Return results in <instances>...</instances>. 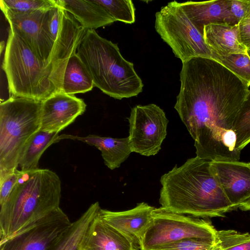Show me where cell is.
Here are the masks:
<instances>
[{
	"label": "cell",
	"mask_w": 250,
	"mask_h": 250,
	"mask_svg": "<svg viewBox=\"0 0 250 250\" xmlns=\"http://www.w3.org/2000/svg\"><path fill=\"white\" fill-rule=\"evenodd\" d=\"M24 172L17 169L14 172L0 181V206L6 200L12 189Z\"/></svg>",
	"instance_id": "30"
},
{
	"label": "cell",
	"mask_w": 250,
	"mask_h": 250,
	"mask_svg": "<svg viewBox=\"0 0 250 250\" xmlns=\"http://www.w3.org/2000/svg\"><path fill=\"white\" fill-rule=\"evenodd\" d=\"M104 7L115 19L125 23L135 21V9L130 0H95Z\"/></svg>",
	"instance_id": "27"
},
{
	"label": "cell",
	"mask_w": 250,
	"mask_h": 250,
	"mask_svg": "<svg viewBox=\"0 0 250 250\" xmlns=\"http://www.w3.org/2000/svg\"><path fill=\"white\" fill-rule=\"evenodd\" d=\"M80 250H84V249L83 248V247H82Z\"/></svg>",
	"instance_id": "35"
},
{
	"label": "cell",
	"mask_w": 250,
	"mask_h": 250,
	"mask_svg": "<svg viewBox=\"0 0 250 250\" xmlns=\"http://www.w3.org/2000/svg\"><path fill=\"white\" fill-rule=\"evenodd\" d=\"M159 250H220L216 239L186 238L167 245Z\"/></svg>",
	"instance_id": "29"
},
{
	"label": "cell",
	"mask_w": 250,
	"mask_h": 250,
	"mask_svg": "<svg viewBox=\"0 0 250 250\" xmlns=\"http://www.w3.org/2000/svg\"><path fill=\"white\" fill-rule=\"evenodd\" d=\"M85 29H95L112 24L115 19L95 0H55Z\"/></svg>",
	"instance_id": "19"
},
{
	"label": "cell",
	"mask_w": 250,
	"mask_h": 250,
	"mask_svg": "<svg viewBox=\"0 0 250 250\" xmlns=\"http://www.w3.org/2000/svg\"><path fill=\"white\" fill-rule=\"evenodd\" d=\"M72 222L60 208L0 243V250H51Z\"/></svg>",
	"instance_id": "11"
},
{
	"label": "cell",
	"mask_w": 250,
	"mask_h": 250,
	"mask_svg": "<svg viewBox=\"0 0 250 250\" xmlns=\"http://www.w3.org/2000/svg\"><path fill=\"white\" fill-rule=\"evenodd\" d=\"M216 239L220 250H250V233L234 229L217 230Z\"/></svg>",
	"instance_id": "26"
},
{
	"label": "cell",
	"mask_w": 250,
	"mask_h": 250,
	"mask_svg": "<svg viewBox=\"0 0 250 250\" xmlns=\"http://www.w3.org/2000/svg\"><path fill=\"white\" fill-rule=\"evenodd\" d=\"M0 8L10 28L21 38L39 59L50 67L53 43L46 24V15L49 9L21 13L3 7Z\"/></svg>",
	"instance_id": "12"
},
{
	"label": "cell",
	"mask_w": 250,
	"mask_h": 250,
	"mask_svg": "<svg viewBox=\"0 0 250 250\" xmlns=\"http://www.w3.org/2000/svg\"><path fill=\"white\" fill-rule=\"evenodd\" d=\"M94 86L89 72L77 53L71 57L65 68L59 92L74 95L90 91Z\"/></svg>",
	"instance_id": "22"
},
{
	"label": "cell",
	"mask_w": 250,
	"mask_h": 250,
	"mask_svg": "<svg viewBox=\"0 0 250 250\" xmlns=\"http://www.w3.org/2000/svg\"><path fill=\"white\" fill-rule=\"evenodd\" d=\"M180 80L174 107L194 140L196 156L239 161L233 124L248 84L217 61L201 57L182 62Z\"/></svg>",
	"instance_id": "1"
},
{
	"label": "cell",
	"mask_w": 250,
	"mask_h": 250,
	"mask_svg": "<svg viewBox=\"0 0 250 250\" xmlns=\"http://www.w3.org/2000/svg\"><path fill=\"white\" fill-rule=\"evenodd\" d=\"M77 54L84 64L94 86L114 99L136 96L144 84L133 63L121 55L117 43L88 29L80 43Z\"/></svg>",
	"instance_id": "4"
},
{
	"label": "cell",
	"mask_w": 250,
	"mask_h": 250,
	"mask_svg": "<svg viewBox=\"0 0 250 250\" xmlns=\"http://www.w3.org/2000/svg\"><path fill=\"white\" fill-rule=\"evenodd\" d=\"M101 208L98 202L92 204L72 224L51 250H80L90 223Z\"/></svg>",
	"instance_id": "23"
},
{
	"label": "cell",
	"mask_w": 250,
	"mask_h": 250,
	"mask_svg": "<svg viewBox=\"0 0 250 250\" xmlns=\"http://www.w3.org/2000/svg\"><path fill=\"white\" fill-rule=\"evenodd\" d=\"M211 59L217 61L250 86V58L247 54L220 55L211 51Z\"/></svg>",
	"instance_id": "24"
},
{
	"label": "cell",
	"mask_w": 250,
	"mask_h": 250,
	"mask_svg": "<svg viewBox=\"0 0 250 250\" xmlns=\"http://www.w3.org/2000/svg\"><path fill=\"white\" fill-rule=\"evenodd\" d=\"M84 101L56 92L41 101L40 130L59 133L86 110Z\"/></svg>",
	"instance_id": "13"
},
{
	"label": "cell",
	"mask_w": 250,
	"mask_h": 250,
	"mask_svg": "<svg viewBox=\"0 0 250 250\" xmlns=\"http://www.w3.org/2000/svg\"><path fill=\"white\" fill-rule=\"evenodd\" d=\"M212 161L196 156L160 179L159 203L172 212L209 218L233 211L211 168Z\"/></svg>",
	"instance_id": "2"
},
{
	"label": "cell",
	"mask_w": 250,
	"mask_h": 250,
	"mask_svg": "<svg viewBox=\"0 0 250 250\" xmlns=\"http://www.w3.org/2000/svg\"><path fill=\"white\" fill-rule=\"evenodd\" d=\"M155 28L182 62L197 57L211 58V50L203 36L176 1L168 3L156 12Z\"/></svg>",
	"instance_id": "8"
},
{
	"label": "cell",
	"mask_w": 250,
	"mask_h": 250,
	"mask_svg": "<svg viewBox=\"0 0 250 250\" xmlns=\"http://www.w3.org/2000/svg\"><path fill=\"white\" fill-rule=\"evenodd\" d=\"M128 120L132 152L146 156L157 154L167 134L168 120L164 110L153 104L136 105Z\"/></svg>",
	"instance_id": "10"
},
{
	"label": "cell",
	"mask_w": 250,
	"mask_h": 250,
	"mask_svg": "<svg viewBox=\"0 0 250 250\" xmlns=\"http://www.w3.org/2000/svg\"><path fill=\"white\" fill-rule=\"evenodd\" d=\"M249 165H250V163H249Z\"/></svg>",
	"instance_id": "36"
},
{
	"label": "cell",
	"mask_w": 250,
	"mask_h": 250,
	"mask_svg": "<svg viewBox=\"0 0 250 250\" xmlns=\"http://www.w3.org/2000/svg\"><path fill=\"white\" fill-rule=\"evenodd\" d=\"M59 133L39 130L27 141L21 153L20 170L28 172L39 169V162L44 151L52 144L58 142Z\"/></svg>",
	"instance_id": "21"
},
{
	"label": "cell",
	"mask_w": 250,
	"mask_h": 250,
	"mask_svg": "<svg viewBox=\"0 0 250 250\" xmlns=\"http://www.w3.org/2000/svg\"><path fill=\"white\" fill-rule=\"evenodd\" d=\"M2 67L12 96L42 101L56 92L50 67L11 28Z\"/></svg>",
	"instance_id": "5"
},
{
	"label": "cell",
	"mask_w": 250,
	"mask_h": 250,
	"mask_svg": "<svg viewBox=\"0 0 250 250\" xmlns=\"http://www.w3.org/2000/svg\"><path fill=\"white\" fill-rule=\"evenodd\" d=\"M231 0L178 2L188 18L203 36L205 26L214 23L237 25L230 9Z\"/></svg>",
	"instance_id": "16"
},
{
	"label": "cell",
	"mask_w": 250,
	"mask_h": 250,
	"mask_svg": "<svg viewBox=\"0 0 250 250\" xmlns=\"http://www.w3.org/2000/svg\"><path fill=\"white\" fill-rule=\"evenodd\" d=\"M247 54L250 58V45L247 48Z\"/></svg>",
	"instance_id": "34"
},
{
	"label": "cell",
	"mask_w": 250,
	"mask_h": 250,
	"mask_svg": "<svg viewBox=\"0 0 250 250\" xmlns=\"http://www.w3.org/2000/svg\"><path fill=\"white\" fill-rule=\"evenodd\" d=\"M59 140L69 139L82 141L97 148L101 152L104 163L109 169L119 167L132 152L128 137L114 138L95 134L86 136L63 134Z\"/></svg>",
	"instance_id": "18"
},
{
	"label": "cell",
	"mask_w": 250,
	"mask_h": 250,
	"mask_svg": "<svg viewBox=\"0 0 250 250\" xmlns=\"http://www.w3.org/2000/svg\"><path fill=\"white\" fill-rule=\"evenodd\" d=\"M152 217L143 237L141 250H159L186 238L216 239L217 229L208 218L187 216L162 207L155 208Z\"/></svg>",
	"instance_id": "7"
},
{
	"label": "cell",
	"mask_w": 250,
	"mask_h": 250,
	"mask_svg": "<svg viewBox=\"0 0 250 250\" xmlns=\"http://www.w3.org/2000/svg\"><path fill=\"white\" fill-rule=\"evenodd\" d=\"M211 170L236 210L250 198V166L239 161H211Z\"/></svg>",
	"instance_id": "15"
},
{
	"label": "cell",
	"mask_w": 250,
	"mask_h": 250,
	"mask_svg": "<svg viewBox=\"0 0 250 250\" xmlns=\"http://www.w3.org/2000/svg\"><path fill=\"white\" fill-rule=\"evenodd\" d=\"M61 190L60 178L49 169L24 172L0 206V243L59 208Z\"/></svg>",
	"instance_id": "3"
},
{
	"label": "cell",
	"mask_w": 250,
	"mask_h": 250,
	"mask_svg": "<svg viewBox=\"0 0 250 250\" xmlns=\"http://www.w3.org/2000/svg\"><path fill=\"white\" fill-rule=\"evenodd\" d=\"M155 207L142 202L134 208L122 211L101 208L99 216L125 236L134 248L140 250L143 237L152 220Z\"/></svg>",
	"instance_id": "14"
},
{
	"label": "cell",
	"mask_w": 250,
	"mask_h": 250,
	"mask_svg": "<svg viewBox=\"0 0 250 250\" xmlns=\"http://www.w3.org/2000/svg\"><path fill=\"white\" fill-rule=\"evenodd\" d=\"M203 37L210 50L220 55L247 54V48L241 41L238 24L214 23L206 25Z\"/></svg>",
	"instance_id": "20"
},
{
	"label": "cell",
	"mask_w": 250,
	"mask_h": 250,
	"mask_svg": "<svg viewBox=\"0 0 250 250\" xmlns=\"http://www.w3.org/2000/svg\"><path fill=\"white\" fill-rule=\"evenodd\" d=\"M41 101L11 96L0 104V181L12 174L29 139L40 128Z\"/></svg>",
	"instance_id": "6"
},
{
	"label": "cell",
	"mask_w": 250,
	"mask_h": 250,
	"mask_svg": "<svg viewBox=\"0 0 250 250\" xmlns=\"http://www.w3.org/2000/svg\"><path fill=\"white\" fill-rule=\"evenodd\" d=\"M56 5L55 0H0V6L12 11L26 13L47 10Z\"/></svg>",
	"instance_id": "28"
},
{
	"label": "cell",
	"mask_w": 250,
	"mask_h": 250,
	"mask_svg": "<svg viewBox=\"0 0 250 250\" xmlns=\"http://www.w3.org/2000/svg\"><path fill=\"white\" fill-rule=\"evenodd\" d=\"M230 9L238 24L250 14V0H231Z\"/></svg>",
	"instance_id": "31"
},
{
	"label": "cell",
	"mask_w": 250,
	"mask_h": 250,
	"mask_svg": "<svg viewBox=\"0 0 250 250\" xmlns=\"http://www.w3.org/2000/svg\"><path fill=\"white\" fill-rule=\"evenodd\" d=\"M134 250H137L135 249Z\"/></svg>",
	"instance_id": "37"
},
{
	"label": "cell",
	"mask_w": 250,
	"mask_h": 250,
	"mask_svg": "<svg viewBox=\"0 0 250 250\" xmlns=\"http://www.w3.org/2000/svg\"><path fill=\"white\" fill-rule=\"evenodd\" d=\"M238 208L242 211H250V198L239 205Z\"/></svg>",
	"instance_id": "33"
},
{
	"label": "cell",
	"mask_w": 250,
	"mask_h": 250,
	"mask_svg": "<svg viewBox=\"0 0 250 250\" xmlns=\"http://www.w3.org/2000/svg\"><path fill=\"white\" fill-rule=\"evenodd\" d=\"M99 213L86 231L83 245L84 250H134L130 241L105 222Z\"/></svg>",
	"instance_id": "17"
},
{
	"label": "cell",
	"mask_w": 250,
	"mask_h": 250,
	"mask_svg": "<svg viewBox=\"0 0 250 250\" xmlns=\"http://www.w3.org/2000/svg\"><path fill=\"white\" fill-rule=\"evenodd\" d=\"M233 130L237 148L241 151L250 143V90L235 118Z\"/></svg>",
	"instance_id": "25"
},
{
	"label": "cell",
	"mask_w": 250,
	"mask_h": 250,
	"mask_svg": "<svg viewBox=\"0 0 250 250\" xmlns=\"http://www.w3.org/2000/svg\"><path fill=\"white\" fill-rule=\"evenodd\" d=\"M242 43L248 48L250 45V14L238 24Z\"/></svg>",
	"instance_id": "32"
},
{
	"label": "cell",
	"mask_w": 250,
	"mask_h": 250,
	"mask_svg": "<svg viewBox=\"0 0 250 250\" xmlns=\"http://www.w3.org/2000/svg\"><path fill=\"white\" fill-rule=\"evenodd\" d=\"M46 24L53 43L49 62L51 81L56 92H59L67 62L77 53L87 30L69 13L57 4L47 10Z\"/></svg>",
	"instance_id": "9"
}]
</instances>
